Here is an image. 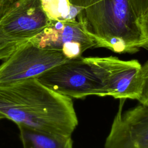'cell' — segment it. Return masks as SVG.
Returning a JSON list of instances; mask_svg holds the SVG:
<instances>
[{"label": "cell", "mask_w": 148, "mask_h": 148, "mask_svg": "<svg viewBox=\"0 0 148 148\" xmlns=\"http://www.w3.org/2000/svg\"><path fill=\"white\" fill-rule=\"evenodd\" d=\"M0 114L17 126L71 136L78 124L72 98L38 79L0 85Z\"/></svg>", "instance_id": "cell-1"}, {"label": "cell", "mask_w": 148, "mask_h": 148, "mask_svg": "<svg viewBox=\"0 0 148 148\" xmlns=\"http://www.w3.org/2000/svg\"><path fill=\"white\" fill-rule=\"evenodd\" d=\"M79 8L77 20L96 47L133 54L144 44L139 19L130 0H69Z\"/></svg>", "instance_id": "cell-2"}, {"label": "cell", "mask_w": 148, "mask_h": 148, "mask_svg": "<svg viewBox=\"0 0 148 148\" xmlns=\"http://www.w3.org/2000/svg\"><path fill=\"white\" fill-rule=\"evenodd\" d=\"M101 82L107 96L139 101L142 91V65L136 60L114 56L84 57Z\"/></svg>", "instance_id": "cell-3"}, {"label": "cell", "mask_w": 148, "mask_h": 148, "mask_svg": "<svg viewBox=\"0 0 148 148\" xmlns=\"http://www.w3.org/2000/svg\"><path fill=\"white\" fill-rule=\"evenodd\" d=\"M38 79L52 90L71 98L107 96L101 82L83 57L57 65Z\"/></svg>", "instance_id": "cell-4"}, {"label": "cell", "mask_w": 148, "mask_h": 148, "mask_svg": "<svg viewBox=\"0 0 148 148\" xmlns=\"http://www.w3.org/2000/svg\"><path fill=\"white\" fill-rule=\"evenodd\" d=\"M67 60L61 51L41 48L28 40L0 65V85L38 79Z\"/></svg>", "instance_id": "cell-5"}, {"label": "cell", "mask_w": 148, "mask_h": 148, "mask_svg": "<svg viewBox=\"0 0 148 148\" xmlns=\"http://www.w3.org/2000/svg\"><path fill=\"white\" fill-rule=\"evenodd\" d=\"M29 40L41 48L61 51L68 60L82 57L87 50L96 47L95 41L77 20H50L40 34Z\"/></svg>", "instance_id": "cell-6"}, {"label": "cell", "mask_w": 148, "mask_h": 148, "mask_svg": "<svg viewBox=\"0 0 148 148\" xmlns=\"http://www.w3.org/2000/svg\"><path fill=\"white\" fill-rule=\"evenodd\" d=\"M120 99L104 148H148V107L142 104L123 111Z\"/></svg>", "instance_id": "cell-7"}, {"label": "cell", "mask_w": 148, "mask_h": 148, "mask_svg": "<svg viewBox=\"0 0 148 148\" xmlns=\"http://www.w3.org/2000/svg\"><path fill=\"white\" fill-rule=\"evenodd\" d=\"M50 20L40 0H17L0 20V34L4 39L29 40L40 34Z\"/></svg>", "instance_id": "cell-8"}, {"label": "cell", "mask_w": 148, "mask_h": 148, "mask_svg": "<svg viewBox=\"0 0 148 148\" xmlns=\"http://www.w3.org/2000/svg\"><path fill=\"white\" fill-rule=\"evenodd\" d=\"M23 148H73L71 136L43 132L17 126Z\"/></svg>", "instance_id": "cell-9"}, {"label": "cell", "mask_w": 148, "mask_h": 148, "mask_svg": "<svg viewBox=\"0 0 148 148\" xmlns=\"http://www.w3.org/2000/svg\"><path fill=\"white\" fill-rule=\"evenodd\" d=\"M42 7L50 20H74L80 9L71 3L69 0H40Z\"/></svg>", "instance_id": "cell-10"}, {"label": "cell", "mask_w": 148, "mask_h": 148, "mask_svg": "<svg viewBox=\"0 0 148 148\" xmlns=\"http://www.w3.org/2000/svg\"><path fill=\"white\" fill-rule=\"evenodd\" d=\"M27 40L0 39V60L3 61L8 58L21 44Z\"/></svg>", "instance_id": "cell-11"}, {"label": "cell", "mask_w": 148, "mask_h": 148, "mask_svg": "<svg viewBox=\"0 0 148 148\" xmlns=\"http://www.w3.org/2000/svg\"><path fill=\"white\" fill-rule=\"evenodd\" d=\"M142 77L143 87L139 103L145 106L148 104V61L142 65Z\"/></svg>", "instance_id": "cell-12"}, {"label": "cell", "mask_w": 148, "mask_h": 148, "mask_svg": "<svg viewBox=\"0 0 148 148\" xmlns=\"http://www.w3.org/2000/svg\"><path fill=\"white\" fill-rule=\"evenodd\" d=\"M138 19L140 29L145 40L142 48L148 49V10Z\"/></svg>", "instance_id": "cell-13"}, {"label": "cell", "mask_w": 148, "mask_h": 148, "mask_svg": "<svg viewBox=\"0 0 148 148\" xmlns=\"http://www.w3.org/2000/svg\"><path fill=\"white\" fill-rule=\"evenodd\" d=\"M17 0H0V20L10 9Z\"/></svg>", "instance_id": "cell-14"}, {"label": "cell", "mask_w": 148, "mask_h": 148, "mask_svg": "<svg viewBox=\"0 0 148 148\" xmlns=\"http://www.w3.org/2000/svg\"><path fill=\"white\" fill-rule=\"evenodd\" d=\"M133 6L136 8H145L148 6V0H130Z\"/></svg>", "instance_id": "cell-15"}, {"label": "cell", "mask_w": 148, "mask_h": 148, "mask_svg": "<svg viewBox=\"0 0 148 148\" xmlns=\"http://www.w3.org/2000/svg\"><path fill=\"white\" fill-rule=\"evenodd\" d=\"M5 119V117L3 116H2L1 114H0V119Z\"/></svg>", "instance_id": "cell-16"}, {"label": "cell", "mask_w": 148, "mask_h": 148, "mask_svg": "<svg viewBox=\"0 0 148 148\" xmlns=\"http://www.w3.org/2000/svg\"><path fill=\"white\" fill-rule=\"evenodd\" d=\"M4 39L2 36H1V35L0 34V39Z\"/></svg>", "instance_id": "cell-17"}]
</instances>
